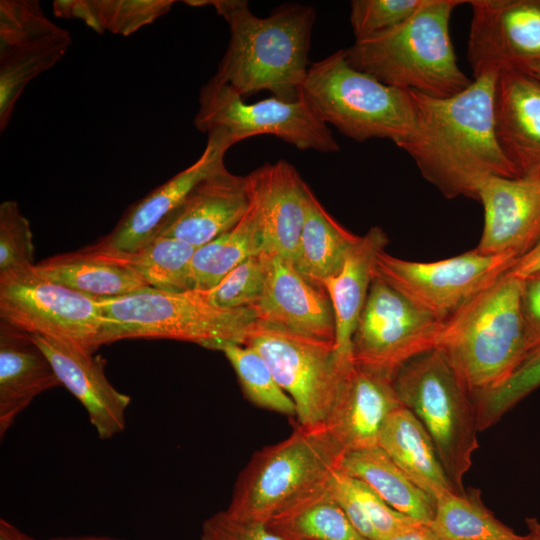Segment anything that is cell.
<instances>
[{
    "mask_svg": "<svg viewBox=\"0 0 540 540\" xmlns=\"http://www.w3.org/2000/svg\"><path fill=\"white\" fill-rule=\"evenodd\" d=\"M54 368L31 335L0 322V438L41 393L60 386Z\"/></svg>",
    "mask_w": 540,
    "mask_h": 540,
    "instance_id": "obj_24",
    "label": "cell"
},
{
    "mask_svg": "<svg viewBox=\"0 0 540 540\" xmlns=\"http://www.w3.org/2000/svg\"><path fill=\"white\" fill-rule=\"evenodd\" d=\"M397 396L429 433L457 493L478 449L472 394L437 349L405 364L393 379Z\"/></svg>",
    "mask_w": 540,
    "mask_h": 540,
    "instance_id": "obj_8",
    "label": "cell"
},
{
    "mask_svg": "<svg viewBox=\"0 0 540 540\" xmlns=\"http://www.w3.org/2000/svg\"><path fill=\"white\" fill-rule=\"evenodd\" d=\"M173 0H56L57 17L83 21L98 33L129 36L168 13Z\"/></svg>",
    "mask_w": 540,
    "mask_h": 540,
    "instance_id": "obj_35",
    "label": "cell"
},
{
    "mask_svg": "<svg viewBox=\"0 0 540 540\" xmlns=\"http://www.w3.org/2000/svg\"><path fill=\"white\" fill-rule=\"evenodd\" d=\"M387 244L388 237L382 228H370L360 236L341 271L320 284L332 303L336 355L345 366L353 364V334L374 278L377 256Z\"/></svg>",
    "mask_w": 540,
    "mask_h": 540,
    "instance_id": "obj_25",
    "label": "cell"
},
{
    "mask_svg": "<svg viewBox=\"0 0 540 540\" xmlns=\"http://www.w3.org/2000/svg\"><path fill=\"white\" fill-rule=\"evenodd\" d=\"M195 127L216 135L231 148L257 135H273L299 150L333 153L339 150L332 130L300 98L286 102L270 97L255 103L213 76L199 93Z\"/></svg>",
    "mask_w": 540,
    "mask_h": 540,
    "instance_id": "obj_9",
    "label": "cell"
},
{
    "mask_svg": "<svg viewBox=\"0 0 540 540\" xmlns=\"http://www.w3.org/2000/svg\"><path fill=\"white\" fill-rule=\"evenodd\" d=\"M508 272L520 279L540 272V239L530 251L517 259Z\"/></svg>",
    "mask_w": 540,
    "mask_h": 540,
    "instance_id": "obj_43",
    "label": "cell"
},
{
    "mask_svg": "<svg viewBox=\"0 0 540 540\" xmlns=\"http://www.w3.org/2000/svg\"><path fill=\"white\" fill-rule=\"evenodd\" d=\"M301 98L324 123L358 142L388 139L400 148L415 129L410 91L355 69L344 49L310 65Z\"/></svg>",
    "mask_w": 540,
    "mask_h": 540,
    "instance_id": "obj_5",
    "label": "cell"
},
{
    "mask_svg": "<svg viewBox=\"0 0 540 540\" xmlns=\"http://www.w3.org/2000/svg\"><path fill=\"white\" fill-rule=\"evenodd\" d=\"M521 312L527 358L540 349V272L523 279Z\"/></svg>",
    "mask_w": 540,
    "mask_h": 540,
    "instance_id": "obj_42",
    "label": "cell"
},
{
    "mask_svg": "<svg viewBox=\"0 0 540 540\" xmlns=\"http://www.w3.org/2000/svg\"><path fill=\"white\" fill-rule=\"evenodd\" d=\"M468 62L473 78L540 65V0H471Z\"/></svg>",
    "mask_w": 540,
    "mask_h": 540,
    "instance_id": "obj_15",
    "label": "cell"
},
{
    "mask_svg": "<svg viewBox=\"0 0 540 540\" xmlns=\"http://www.w3.org/2000/svg\"><path fill=\"white\" fill-rule=\"evenodd\" d=\"M430 526L441 540H529L498 520L477 488L440 495Z\"/></svg>",
    "mask_w": 540,
    "mask_h": 540,
    "instance_id": "obj_34",
    "label": "cell"
},
{
    "mask_svg": "<svg viewBox=\"0 0 540 540\" xmlns=\"http://www.w3.org/2000/svg\"><path fill=\"white\" fill-rule=\"evenodd\" d=\"M400 406L392 379L353 364L324 423L347 454L378 446L384 422Z\"/></svg>",
    "mask_w": 540,
    "mask_h": 540,
    "instance_id": "obj_22",
    "label": "cell"
},
{
    "mask_svg": "<svg viewBox=\"0 0 540 540\" xmlns=\"http://www.w3.org/2000/svg\"><path fill=\"white\" fill-rule=\"evenodd\" d=\"M31 337L49 359L61 385L85 408L98 437L107 440L124 431L131 398L107 379L101 356L70 342Z\"/></svg>",
    "mask_w": 540,
    "mask_h": 540,
    "instance_id": "obj_18",
    "label": "cell"
},
{
    "mask_svg": "<svg viewBox=\"0 0 540 540\" xmlns=\"http://www.w3.org/2000/svg\"><path fill=\"white\" fill-rule=\"evenodd\" d=\"M341 469L371 487L389 506L423 524H431L436 500L419 488L379 447L345 455Z\"/></svg>",
    "mask_w": 540,
    "mask_h": 540,
    "instance_id": "obj_29",
    "label": "cell"
},
{
    "mask_svg": "<svg viewBox=\"0 0 540 540\" xmlns=\"http://www.w3.org/2000/svg\"><path fill=\"white\" fill-rule=\"evenodd\" d=\"M243 344L255 348L296 406L300 425L324 423L345 373L335 342L301 335L256 320Z\"/></svg>",
    "mask_w": 540,
    "mask_h": 540,
    "instance_id": "obj_10",
    "label": "cell"
},
{
    "mask_svg": "<svg viewBox=\"0 0 540 540\" xmlns=\"http://www.w3.org/2000/svg\"><path fill=\"white\" fill-rule=\"evenodd\" d=\"M246 176L250 194L259 207L263 252L294 263L308 185L285 160L264 164Z\"/></svg>",
    "mask_w": 540,
    "mask_h": 540,
    "instance_id": "obj_23",
    "label": "cell"
},
{
    "mask_svg": "<svg viewBox=\"0 0 540 540\" xmlns=\"http://www.w3.org/2000/svg\"><path fill=\"white\" fill-rule=\"evenodd\" d=\"M328 480L278 511L266 523L269 530L282 540H368L347 518Z\"/></svg>",
    "mask_w": 540,
    "mask_h": 540,
    "instance_id": "obj_30",
    "label": "cell"
},
{
    "mask_svg": "<svg viewBox=\"0 0 540 540\" xmlns=\"http://www.w3.org/2000/svg\"><path fill=\"white\" fill-rule=\"evenodd\" d=\"M211 5L227 22L230 38L214 75L243 98L266 90L286 102L301 98L307 77L313 7L284 3L267 17H257L245 0H188Z\"/></svg>",
    "mask_w": 540,
    "mask_h": 540,
    "instance_id": "obj_2",
    "label": "cell"
},
{
    "mask_svg": "<svg viewBox=\"0 0 540 540\" xmlns=\"http://www.w3.org/2000/svg\"><path fill=\"white\" fill-rule=\"evenodd\" d=\"M440 326L374 274L352 338L353 363L393 380L409 361L435 349Z\"/></svg>",
    "mask_w": 540,
    "mask_h": 540,
    "instance_id": "obj_13",
    "label": "cell"
},
{
    "mask_svg": "<svg viewBox=\"0 0 540 540\" xmlns=\"http://www.w3.org/2000/svg\"><path fill=\"white\" fill-rule=\"evenodd\" d=\"M261 252L260 212L250 194V206L241 221L195 250L191 263L193 290L213 288L236 266Z\"/></svg>",
    "mask_w": 540,
    "mask_h": 540,
    "instance_id": "obj_31",
    "label": "cell"
},
{
    "mask_svg": "<svg viewBox=\"0 0 540 540\" xmlns=\"http://www.w3.org/2000/svg\"><path fill=\"white\" fill-rule=\"evenodd\" d=\"M345 450L325 423L298 424L284 440L257 451L240 472L226 511L267 523L278 511L341 468Z\"/></svg>",
    "mask_w": 540,
    "mask_h": 540,
    "instance_id": "obj_6",
    "label": "cell"
},
{
    "mask_svg": "<svg viewBox=\"0 0 540 540\" xmlns=\"http://www.w3.org/2000/svg\"><path fill=\"white\" fill-rule=\"evenodd\" d=\"M105 326L100 345L123 339H172L205 348L222 341L243 344L257 320L253 308L223 309L200 291L146 289L112 298H97Z\"/></svg>",
    "mask_w": 540,
    "mask_h": 540,
    "instance_id": "obj_7",
    "label": "cell"
},
{
    "mask_svg": "<svg viewBox=\"0 0 540 540\" xmlns=\"http://www.w3.org/2000/svg\"><path fill=\"white\" fill-rule=\"evenodd\" d=\"M518 258L476 248L432 262L408 261L380 252L374 274L440 322L508 272Z\"/></svg>",
    "mask_w": 540,
    "mask_h": 540,
    "instance_id": "obj_12",
    "label": "cell"
},
{
    "mask_svg": "<svg viewBox=\"0 0 540 540\" xmlns=\"http://www.w3.org/2000/svg\"><path fill=\"white\" fill-rule=\"evenodd\" d=\"M266 256V252L250 256L231 270L216 286L200 292L209 303L218 308H253L263 293Z\"/></svg>",
    "mask_w": 540,
    "mask_h": 540,
    "instance_id": "obj_38",
    "label": "cell"
},
{
    "mask_svg": "<svg viewBox=\"0 0 540 540\" xmlns=\"http://www.w3.org/2000/svg\"><path fill=\"white\" fill-rule=\"evenodd\" d=\"M497 75L473 78L463 91L445 98L410 91L415 129L400 148L446 198L477 200L478 186L485 177H520L502 153L495 135Z\"/></svg>",
    "mask_w": 540,
    "mask_h": 540,
    "instance_id": "obj_1",
    "label": "cell"
},
{
    "mask_svg": "<svg viewBox=\"0 0 540 540\" xmlns=\"http://www.w3.org/2000/svg\"><path fill=\"white\" fill-rule=\"evenodd\" d=\"M378 446L435 500L445 492H456L429 433L405 406L398 407L387 417Z\"/></svg>",
    "mask_w": 540,
    "mask_h": 540,
    "instance_id": "obj_26",
    "label": "cell"
},
{
    "mask_svg": "<svg viewBox=\"0 0 540 540\" xmlns=\"http://www.w3.org/2000/svg\"><path fill=\"white\" fill-rule=\"evenodd\" d=\"M522 288L506 272L441 321L435 349L472 395L500 386L527 356Z\"/></svg>",
    "mask_w": 540,
    "mask_h": 540,
    "instance_id": "obj_4",
    "label": "cell"
},
{
    "mask_svg": "<svg viewBox=\"0 0 540 540\" xmlns=\"http://www.w3.org/2000/svg\"><path fill=\"white\" fill-rule=\"evenodd\" d=\"M0 319L91 352L101 346L105 326L97 298L45 278L35 265L0 275Z\"/></svg>",
    "mask_w": 540,
    "mask_h": 540,
    "instance_id": "obj_11",
    "label": "cell"
},
{
    "mask_svg": "<svg viewBox=\"0 0 540 540\" xmlns=\"http://www.w3.org/2000/svg\"><path fill=\"white\" fill-rule=\"evenodd\" d=\"M328 485L352 525L368 540H387L419 524L393 509L366 483L342 469L331 475Z\"/></svg>",
    "mask_w": 540,
    "mask_h": 540,
    "instance_id": "obj_33",
    "label": "cell"
},
{
    "mask_svg": "<svg viewBox=\"0 0 540 540\" xmlns=\"http://www.w3.org/2000/svg\"><path fill=\"white\" fill-rule=\"evenodd\" d=\"M425 0H353L350 24L355 41L396 27L408 20Z\"/></svg>",
    "mask_w": 540,
    "mask_h": 540,
    "instance_id": "obj_40",
    "label": "cell"
},
{
    "mask_svg": "<svg viewBox=\"0 0 540 540\" xmlns=\"http://www.w3.org/2000/svg\"><path fill=\"white\" fill-rule=\"evenodd\" d=\"M207 349L221 351L231 364L246 398L256 406L288 417L297 416L290 396L276 381L268 363L253 347L222 341Z\"/></svg>",
    "mask_w": 540,
    "mask_h": 540,
    "instance_id": "obj_36",
    "label": "cell"
},
{
    "mask_svg": "<svg viewBox=\"0 0 540 540\" xmlns=\"http://www.w3.org/2000/svg\"><path fill=\"white\" fill-rule=\"evenodd\" d=\"M200 540H282L265 523L236 518L226 510L207 518Z\"/></svg>",
    "mask_w": 540,
    "mask_h": 540,
    "instance_id": "obj_41",
    "label": "cell"
},
{
    "mask_svg": "<svg viewBox=\"0 0 540 540\" xmlns=\"http://www.w3.org/2000/svg\"><path fill=\"white\" fill-rule=\"evenodd\" d=\"M525 523L528 528L529 540H540V520L537 518H526Z\"/></svg>",
    "mask_w": 540,
    "mask_h": 540,
    "instance_id": "obj_46",
    "label": "cell"
},
{
    "mask_svg": "<svg viewBox=\"0 0 540 540\" xmlns=\"http://www.w3.org/2000/svg\"><path fill=\"white\" fill-rule=\"evenodd\" d=\"M493 113L506 159L520 177L540 176V81L527 72L498 73Z\"/></svg>",
    "mask_w": 540,
    "mask_h": 540,
    "instance_id": "obj_21",
    "label": "cell"
},
{
    "mask_svg": "<svg viewBox=\"0 0 540 540\" xmlns=\"http://www.w3.org/2000/svg\"><path fill=\"white\" fill-rule=\"evenodd\" d=\"M50 540H119L109 537H97V536H84V537H71V538H54Z\"/></svg>",
    "mask_w": 540,
    "mask_h": 540,
    "instance_id": "obj_47",
    "label": "cell"
},
{
    "mask_svg": "<svg viewBox=\"0 0 540 540\" xmlns=\"http://www.w3.org/2000/svg\"><path fill=\"white\" fill-rule=\"evenodd\" d=\"M477 200L484 210L479 252L519 259L539 241L540 176H487L478 186Z\"/></svg>",
    "mask_w": 540,
    "mask_h": 540,
    "instance_id": "obj_16",
    "label": "cell"
},
{
    "mask_svg": "<svg viewBox=\"0 0 540 540\" xmlns=\"http://www.w3.org/2000/svg\"><path fill=\"white\" fill-rule=\"evenodd\" d=\"M387 540H441L429 524L419 523Z\"/></svg>",
    "mask_w": 540,
    "mask_h": 540,
    "instance_id": "obj_44",
    "label": "cell"
},
{
    "mask_svg": "<svg viewBox=\"0 0 540 540\" xmlns=\"http://www.w3.org/2000/svg\"><path fill=\"white\" fill-rule=\"evenodd\" d=\"M0 540H36L5 519L0 520Z\"/></svg>",
    "mask_w": 540,
    "mask_h": 540,
    "instance_id": "obj_45",
    "label": "cell"
},
{
    "mask_svg": "<svg viewBox=\"0 0 540 540\" xmlns=\"http://www.w3.org/2000/svg\"><path fill=\"white\" fill-rule=\"evenodd\" d=\"M229 149L221 138L208 135L204 151L193 164L131 205L115 228L94 246L131 253L151 242L192 188L224 164V156Z\"/></svg>",
    "mask_w": 540,
    "mask_h": 540,
    "instance_id": "obj_20",
    "label": "cell"
},
{
    "mask_svg": "<svg viewBox=\"0 0 540 540\" xmlns=\"http://www.w3.org/2000/svg\"><path fill=\"white\" fill-rule=\"evenodd\" d=\"M359 239L327 212L308 186L305 219L294 260L297 269L320 286L341 271Z\"/></svg>",
    "mask_w": 540,
    "mask_h": 540,
    "instance_id": "obj_28",
    "label": "cell"
},
{
    "mask_svg": "<svg viewBox=\"0 0 540 540\" xmlns=\"http://www.w3.org/2000/svg\"><path fill=\"white\" fill-rule=\"evenodd\" d=\"M250 206L247 176L221 165L201 179L162 225L158 236L201 247L236 226Z\"/></svg>",
    "mask_w": 540,
    "mask_h": 540,
    "instance_id": "obj_19",
    "label": "cell"
},
{
    "mask_svg": "<svg viewBox=\"0 0 540 540\" xmlns=\"http://www.w3.org/2000/svg\"><path fill=\"white\" fill-rule=\"evenodd\" d=\"M263 293L253 307L258 321L335 342V317L326 291L308 280L295 264L266 252Z\"/></svg>",
    "mask_w": 540,
    "mask_h": 540,
    "instance_id": "obj_17",
    "label": "cell"
},
{
    "mask_svg": "<svg viewBox=\"0 0 540 540\" xmlns=\"http://www.w3.org/2000/svg\"><path fill=\"white\" fill-rule=\"evenodd\" d=\"M528 73H530L531 75H533L535 78H537L540 81V65L534 67Z\"/></svg>",
    "mask_w": 540,
    "mask_h": 540,
    "instance_id": "obj_48",
    "label": "cell"
},
{
    "mask_svg": "<svg viewBox=\"0 0 540 540\" xmlns=\"http://www.w3.org/2000/svg\"><path fill=\"white\" fill-rule=\"evenodd\" d=\"M540 387V349L529 355L500 386L472 395L479 431L496 424L505 413Z\"/></svg>",
    "mask_w": 540,
    "mask_h": 540,
    "instance_id": "obj_37",
    "label": "cell"
},
{
    "mask_svg": "<svg viewBox=\"0 0 540 540\" xmlns=\"http://www.w3.org/2000/svg\"><path fill=\"white\" fill-rule=\"evenodd\" d=\"M35 269L53 282L94 298L120 297L149 287L131 268L91 246L46 258Z\"/></svg>",
    "mask_w": 540,
    "mask_h": 540,
    "instance_id": "obj_27",
    "label": "cell"
},
{
    "mask_svg": "<svg viewBox=\"0 0 540 540\" xmlns=\"http://www.w3.org/2000/svg\"><path fill=\"white\" fill-rule=\"evenodd\" d=\"M28 219L16 201L0 204V275L35 265Z\"/></svg>",
    "mask_w": 540,
    "mask_h": 540,
    "instance_id": "obj_39",
    "label": "cell"
},
{
    "mask_svg": "<svg viewBox=\"0 0 540 540\" xmlns=\"http://www.w3.org/2000/svg\"><path fill=\"white\" fill-rule=\"evenodd\" d=\"M71 43L70 33L51 21L38 1H0L1 132L26 86L56 65Z\"/></svg>",
    "mask_w": 540,
    "mask_h": 540,
    "instance_id": "obj_14",
    "label": "cell"
},
{
    "mask_svg": "<svg viewBox=\"0 0 540 540\" xmlns=\"http://www.w3.org/2000/svg\"><path fill=\"white\" fill-rule=\"evenodd\" d=\"M90 246L131 268L151 288L168 292L193 290L191 263L197 247L182 240L158 236L131 253Z\"/></svg>",
    "mask_w": 540,
    "mask_h": 540,
    "instance_id": "obj_32",
    "label": "cell"
},
{
    "mask_svg": "<svg viewBox=\"0 0 540 540\" xmlns=\"http://www.w3.org/2000/svg\"><path fill=\"white\" fill-rule=\"evenodd\" d=\"M467 1L425 0L405 22L345 49L348 63L384 84L435 98L450 97L473 79L461 70L450 37L454 9Z\"/></svg>",
    "mask_w": 540,
    "mask_h": 540,
    "instance_id": "obj_3",
    "label": "cell"
}]
</instances>
